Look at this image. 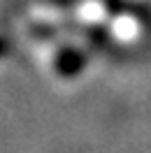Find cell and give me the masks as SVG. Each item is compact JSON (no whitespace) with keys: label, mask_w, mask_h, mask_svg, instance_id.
Segmentation results:
<instances>
[{"label":"cell","mask_w":151,"mask_h":153,"mask_svg":"<svg viewBox=\"0 0 151 153\" xmlns=\"http://www.w3.org/2000/svg\"><path fill=\"white\" fill-rule=\"evenodd\" d=\"M5 51H7V44H5L2 39H0V56H5Z\"/></svg>","instance_id":"2"},{"label":"cell","mask_w":151,"mask_h":153,"mask_svg":"<svg viewBox=\"0 0 151 153\" xmlns=\"http://www.w3.org/2000/svg\"><path fill=\"white\" fill-rule=\"evenodd\" d=\"M81 65H84V56H81L79 51H75V49H63V51H61V56L56 58L58 72H61V74H65V76L77 74V72L81 70Z\"/></svg>","instance_id":"1"}]
</instances>
